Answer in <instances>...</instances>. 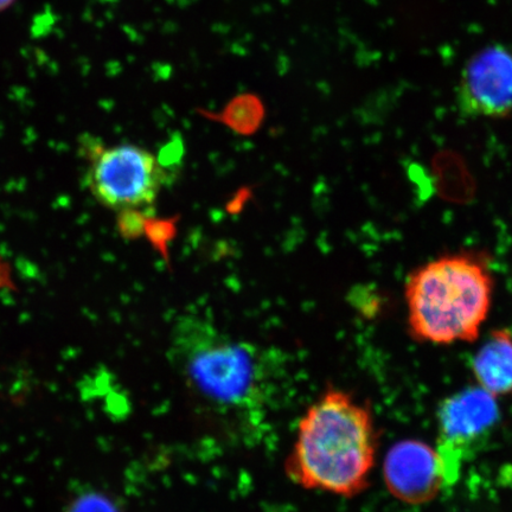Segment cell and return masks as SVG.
Instances as JSON below:
<instances>
[{
  "label": "cell",
  "instance_id": "7a4b0ae2",
  "mask_svg": "<svg viewBox=\"0 0 512 512\" xmlns=\"http://www.w3.org/2000/svg\"><path fill=\"white\" fill-rule=\"evenodd\" d=\"M376 454L377 433L369 409L331 388L300 419L285 472L306 490L354 498L368 488Z\"/></svg>",
  "mask_w": 512,
  "mask_h": 512
},
{
  "label": "cell",
  "instance_id": "8fae6325",
  "mask_svg": "<svg viewBox=\"0 0 512 512\" xmlns=\"http://www.w3.org/2000/svg\"><path fill=\"white\" fill-rule=\"evenodd\" d=\"M66 512H120V509L111 497L93 491L76 497Z\"/></svg>",
  "mask_w": 512,
  "mask_h": 512
},
{
  "label": "cell",
  "instance_id": "6da1fadb",
  "mask_svg": "<svg viewBox=\"0 0 512 512\" xmlns=\"http://www.w3.org/2000/svg\"><path fill=\"white\" fill-rule=\"evenodd\" d=\"M170 351L185 388L201 405L249 424L264 418L279 379L272 351L223 334L195 316L179 320Z\"/></svg>",
  "mask_w": 512,
  "mask_h": 512
},
{
  "label": "cell",
  "instance_id": "5b68a950",
  "mask_svg": "<svg viewBox=\"0 0 512 512\" xmlns=\"http://www.w3.org/2000/svg\"><path fill=\"white\" fill-rule=\"evenodd\" d=\"M457 105L470 118L505 119L512 114V53L486 47L466 63L457 87Z\"/></svg>",
  "mask_w": 512,
  "mask_h": 512
},
{
  "label": "cell",
  "instance_id": "9c48e42d",
  "mask_svg": "<svg viewBox=\"0 0 512 512\" xmlns=\"http://www.w3.org/2000/svg\"><path fill=\"white\" fill-rule=\"evenodd\" d=\"M207 117L226 125L234 133L251 136L264 123L265 107L258 96L242 94L230 101L222 112L207 113Z\"/></svg>",
  "mask_w": 512,
  "mask_h": 512
},
{
  "label": "cell",
  "instance_id": "4fadbf2b",
  "mask_svg": "<svg viewBox=\"0 0 512 512\" xmlns=\"http://www.w3.org/2000/svg\"><path fill=\"white\" fill-rule=\"evenodd\" d=\"M15 2L16 0H0V12L8 10Z\"/></svg>",
  "mask_w": 512,
  "mask_h": 512
},
{
  "label": "cell",
  "instance_id": "3957f363",
  "mask_svg": "<svg viewBox=\"0 0 512 512\" xmlns=\"http://www.w3.org/2000/svg\"><path fill=\"white\" fill-rule=\"evenodd\" d=\"M492 297L494 279L476 256L452 254L427 262L405 285L409 335L438 347L476 342Z\"/></svg>",
  "mask_w": 512,
  "mask_h": 512
},
{
  "label": "cell",
  "instance_id": "277c9868",
  "mask_svg": "<svg viewBox=\"0 0 512 512\" xmlns=\"http://www.w3.org/2000/svg\"><path fill=\"white\" fill-rule=\"evenodd\" d=\"M165 178L162 162L152 153L125 144L93 150L86 183L101 206L119 213L152 206Z\"/></svg>",
  "mask_w": 512,
  "mask_h": 512
},
{
  "label": "cell",
  "instance_id": "7c38bea8",
  "mask_svg": "<svg viewBox=\"0 0 512 512\" xmlns=\"http://www.w3.org/2000/svg\"><path fill=\"white\" fill-rule=\"evenodd\" d=\"M147 216L142 209L119 211L118 229L124 239L134 240L145 233Z\"/></svg>",
  "mask_w": 512,
  "mask_h": 512
},
{
  "label": "cell",
  "instance_id": "8992f818",
  "mask_svg": "<svg viewBox=\"0 0 512 512\" xmlns=\"http://www.w3.org/2000/svg\"><path fill=\"white\" fill-rule=\"evenodd\" d=\"M383 479L389 494L408 505L432 502L448 483L437 448L415 439L390 447L383 460Z\"/></svg>",
  "mask_w": 512,
  "mask_h": 512
},
{
  "label": "cell",
  "instance_id": "30bf717a",
  "mask_svg": "<svg viewBox=\"0 0 512 512\" xmlns=\"http://www.w3.org/2000/svg\"><path fill=\"white\" fill-rule=\"evenodd\" d=\"M178 221L179 216L166 217V219L149 216L145 224L144 234L168 265L170 264L169 248L172 241L176 239Z\"/></svg>",
  "mask_w": 512,
  "mask_h": 512
},
{
  "label": "cell",
  "instance_id": "ba28073f",
  "mask_svg": "<svg viewBox=\"0 0 512 512\" xmlns=\"http://www.w3.org/2000/svg\"><path fill=\"white\" fill-rule=\"evenodd\" d=\"M477 386L499 396L512 394V334L507 329L491 332L472 360Z\"/></svg>",
  "mask_w": 512,
  "mask_h": 512
},
{
  "label": "cell",
  "instance_id": "52a82bcc",
  "mask_svg": "<svg viewBox=\"0 0 512 512\" xmlns=\"http://www.w3.org/2000/svg\"><path fill=\"white\" fill-rule=\"evenodd\" d=\"M496 399L478 386L446 399L438 412L440 450H454L488 432L499 416Z\"/></svg>",
  "mask_w": 512,
  "mask_h": 512
}]
</instances>
